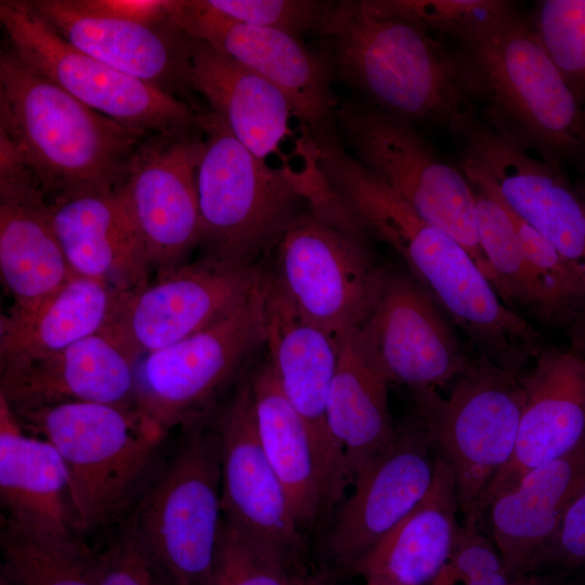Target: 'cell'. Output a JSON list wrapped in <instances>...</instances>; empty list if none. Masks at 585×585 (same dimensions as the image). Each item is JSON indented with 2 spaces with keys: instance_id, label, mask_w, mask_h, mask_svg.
Listing matches in <instances>:
<instances>
[{
  "instance_id": "7dc6e473",
  "label": "cell",
  "mask_w": 585,
  "mask_h": 585,
  "mask_svg": "<svg viewBox=\"0 0 585 585\" xmlns=\"http://www.w3.org/2000/svg\"><path fill=\"white\" fill-rule=\"evenodd\" d=\"M563 585V584H562Z\"/></svg>"
},
{
  "instance_id": "ac0fdd59",
  "label": "cell",
  "mask_w": 585,
  "mask_h": 585,
  "mask_svg": "<svg viewBox=\"0 0 585 585\" xmlns=\"http://www.w3.org/2000/svg\"><path fill=\"white\" fill-rule=\"evenodd\" d=\"M450 321L407 270L387 265L375 304L356 335L390 384L437 389L452 384L470 360Z\"/></svg>"
},
{
  "instance_id": "d6a6232c",
  "label": "cell",
  "mask_w": 585,
  "mask_h": 585,
  "mask_svg": "<svg viewBox=\"0 0 585 585\" xmlns=\"http://www.w3.org/2000/svg\"><path fill=\"white\" fill-rule=\"evenodd\" d=\"M470 184L479 242L496 292L504 302L517 303L540 321L560 326L572 341L576 335L573 316L524 255L506 210L487 188Z\"/></svg>"
},
{
  "instance_id": "30bf717a",
  "label": "cell",
  "mask_w": 585,
  "mask_h": 585,
  "mask_svg": "<svg viewBox=\"0 0 585 585\" xmlns=\"http://www.w3.org/2000/svg\"><path fill=\"white\" fill-rule=\"evenodd\" d=\"M261 347L263 275L249 298L226 316L135 362L133 407L165 438L179 426L204 420Z\"/></svg>"
},
{
  "instance_id": "bcb514c9",
  "label": "cell",
  "mask_w": 585,
  "mask_h": 585,
  "mask_svg": "<svg viewBox=\"0 0 585 585\" xmlns=\"http://www.w3.org/2000/svg\"><path fill=\"white\" fill-rule=\"evenodd\" d=\"M155 585H172V584H169V583H167V582H161V581L156 580Z\"/></svg>"
},
{
  "instance_id": "1f68e13d",
  "label": "cell",
  "mask_w": 585,
  "mask_h": 585,
  "mask_svg": "<svg viewBox=\"0 0 585 585\" xmlns=\"http://www.w3.org/2000/svg\"><path fill=\"white\" fill-rule=\"evenodd\" d=\"M257 432L301 528L324 510L322 491L307 429L282 392L265 360L249 377Z\"/></svg>"
},
{
  "instance_id": "4fadbf2b",
  "label": "cell",
  "mask_w": 585,
  "mask_h": 585,
  "mask_svg": "<svg viewBox=\"0 0 585 585\" xmlns=\"http://www.w3.org/2000/svg\"><path fill=\"white\" fill-rule=\"evenodd\" d=\"M460 171L541 233L585 289V209L564 166L489 118L463 135Z\"/></svg>"
},
{
  "instance_id": "277c9868",
  "label": "cell",
  "mask_w": 585,
  "mask_h": 585,
  "mask_svg": "<svg viewBox=\"0 0 585 585\" xmlns=\"http://www.w3.org/2000/svg\"><path fill=\"white\" fill-rule=\"evenodd\" d=\"M457 56L470 95L494 119L561 165L585 172V105L534 25L512 8L459 38Z\"/></svg>"
},
{
  "instance_id": "7402d4cb",
  "label": "cell",
  "mask_w": 585,
  "mask_h": 585,
  "mask_svg": "<svg viewBox=\"0 0 585 585\" xmlns=\"http://www.w3.org/2000/svg\"><path fill=\"white\" fill-rule=\"evenodd\" d=\"M23 1L79 51L203 109L191 81L193 38L172 22L147 26L82 14L65 0Z\"/></svg>"
},
{
  "instance_id": "52a82bcc",
  "label": "cell",
  "mask_w": 585,
  "mask_h": 585,
  "mask_svg": "<svg viewBox=\"0 0 585 585\" xmlns=\"http://www.w3.org/2000/svg\"><path fill=\"white\" fill-rule=\"evenodd\" d=\"M202 421L186 427L127 528L172 585H207L222 522L219 435Z\"/></svg>"
},
{
  "instance_id": "9a60e30c",
  "label": "cell",
  "mask_w": 585,
  "mask_h": 585,
  "mask_svg": "<svg viewBox=\"0 0 585 585\" xmlns=\"http://www.w3.org/2000/svg\"><path fill=\"white\" fill-rule=\"evenodd\" d=\"M264 347L282 392L301 418L314 454L324 510L341 502L352 479L327 420L339 338L302 315L270 273L263 274Z\"/></svg>"
},
{
  "instance_id": "6da1fadb",
  "label": "cell",
  "mask_w": 585,
  "mask_h": 585,
  "mask_svg": "<svg viewBox=\"0 0 585 585\" xmlns=\"http://www.w3.org/2000/svg\"><path fill=\"white\" fill-rule=\"evenodd\" d=\"M330 194L370 237L390 246L480 354L516 373L542 350L543 338L498 296L469 252L419 217L347 152L323 170Z\"/></svg>"
},
{
  "instance_id": "f1b7e54d",
  "label": "cell",
  "mask_w": 585,
  "mask_h": 585,
  "mask_svg": "<svg viewBox=\"0 0 585 585\" xmlns=\"http://www.w3.org/2000/svg\"><path fill=\"white\" fill-rule=\"evenodd\" d=\"M191 81L231 133L261 159L278 151L292 117L285 95L230 55L193 39Z\"/></svg>"
},
{
  "instance_id": "5b68a950",
  "label": "cell",
  "mask_w": 585,
  "mask_h": 585,
  "mask_svg": "<svg viewBox=\"0 0 585 585\" xmlns=\"http://www.w3.org/2000/svg\"><path fill=\"white\" fill-rule=\"evenodd\" d=\"M197 171L202 257L258 264L309 205L310 174L274 168L246 148L211 109L202 113Z\"/></svg>"
},
{
  "instance_id": "4dcf8cb0",
  "label": "cell",
  "mask_w": 585,
  "mask_h": 585,
  "mask_svg": "<svg viewBox=\"0 0 585 585\" xmlns=\"http://www.w3.org/2000/svg\"><path fill=\"white\" fill-rule=\"evenodd\" d=\"M123 292L73 274L34 312L0 317V365L42 358L100 334Z\"/></svg>"
},
{
  "instance_id": "60d3db41",
  "label": "cell",
  "mask_w": 585,
  "mask_h": 585,
  "mask_svg": "<svg viewBox=\"0 0 585 585\" xmlns=\"http://www.w3.org/2000/svg\"><path fill=\"white\" fill-rule=\"evenodd\" d=\"M95 556L99 585H155L154 568L131 532L126 531Z\"/></svg>"
},
{
  "instance_id": "7a4b0ae2",
  "label": "cell",
  "mask_w": 585,
  "mask_h": 585,
  "mask_svg": "<svg viewBox=\"0 0 585 585\" xmlns=\"http://www.w3.org/2000/svg\"><path fill=\"white\" fill-rule=\"evenodd\" d=\"M315 34L334 80L376 109L460 135L476 122L457 56L428 31L341 0L330 1Z\"/></svg>"
},
{
  "instance_id": "ab89813d",
  "label": "cell",
  "mask_w": 585,
  "mask_h": 585,
  "mask_svg": "<svg viewBox=\"0 0 585 585\" xmlns=\"http://www.w3.org/2000/svg\"><path fill=\"white\" fill-rule=\"evenodd\" d=\"M585 572V485L574 497L549 543L532 561L529 573Z\"/></svg>"
},
{
  "instance_id": "83f0119b",
  "label": "cell",
  "mask_w": 585,
  "mask_h": 585,
  "mask_svg": "<svg viewBox=\"0 0 585 585\" xmlns=\"http://www.w3.org/2000/svg\"><path fill=\"white\" fill-rule=\"evenodd\" d=\"M435 474L421 503L349 570L378 585H428L446 563L459 528L453 471L435 451Z\"/></svg>"
},
{
  "instance_id": "9c48e42d",
  "label": "cell",
  "mask_w": 585,
  "mask_h": 585,
  "mask_svg": "<svg viewBox=\"0 0 585 585\" xmlns=\"http://www.w3.org/2000/svg\"><path fill=\"white\" fill-rule=\"evenodd\" d=\"M369 238L309 207L278 239L268 272L302 315L340 338L364 324L386 274Z\"/></svg>"
},
{
  "instance_id": "d590c367",
  "label": "cell",
  "mask_w": 585,
  "mask_h": 585,
  "mask_svg": "<svg viewBox=\"0 0 585 585\" xmlns=\"http://www.w3.org/2000/svg\"><path fill=\"white\" fill-rule=\"evenodd\" d=\"M372 14L411 23L457 39L511 9L504 0H361Z\"/></svg>"
},
{
  "instance_id": "e575fe53",
  "label": "cell",
  "mask_w": 585,
  "mask_h": 585,
  "mask_svg": "<svg viewBox=\"0 0 585 585\" xmlns=\"http://www.w3.org/2000/svg\"><path fill=\"white\" fill-rule=\"evenodd\" d=\"M289 566L222 517L207 585H320L292 574Z\"/></svg>"
},
{
  "instance_id": "ba28073f",
  "label": "cell",
  "mask_w": 585,
  "mask_h": 585,
  "mask_svg": "<svg viewBox=\"0 0 585 585\" xmlns=\"http://www.w3.org/2000/svg\"><path fill=\"white\" fill-rule=\"evenodd\" d=\"M519 375L479 353L447 396L434 388L410 390L413 411L453 471L464 517L480 518L483 495L514 454L525 401Z\"/></svg>"
},
{
  "instance_id": "836d02e7",
  "label": "cell",
  "mask_w": 585,
  "mask_h": 585,
  "mask_svg": "<svg viewBox=\"0 0 585 585\" xmlns=\"http://www.w3.org/2000/svg\"><path fill=\"white\" fill-rule=\"evenodd\" d=\"M1 574L13 585H99L95 556L79 537L23 529L1 517Z\"/></svg>"
},
{
  "instance_id": "f6af8a7d",
  "label": "cell",
  "mask_w": 585,
  "mask_h": 585,
  "mask_svg": "<svg viewBox=\"0 0 585 585\" xmlns=\"http://www.w3.org/2000/svg\"><path fill=\"white\" fill-rule=\"evenodd\" d=\"M0 585H13L4 575L0 573Z\"/></svg>"
},
{
  "instance_id": "cb8c5ba5",
  "label": "cell",
  "mask_w": 585,
  "mask_h": 585,
  "mask_svg": "<svg viewBox=\"0 0 585 585\" xmlns=\"http://www.w3.org/2000/svg\"><path fill=\"white\" fill-rule=\"evenodd\" d=\"M134 363L96 334L55 353L0 365V398L12 411L68 402L133 407Z\"/></svg>"
},
{
  "instance_id": "f546056e",
  "label": "cell",
  "mask_w": 585,
  "mask_h": 585,
  "mask_svg": "<svg viewBox=\"0 0 585 585\" xmlns=\"http://www.w3.org/2000/svg\"><path fill=\"white\" fill-rule=\"evenodd\" d=\"M389 380L358 338H339V359L332 384L327 420L352 479L362 474L394 441L388 401Z\"/></svg>"
},
{
  "instance_id": "d6986e66",
  "label": "cell",
  "mask_w": 585,
  "mask_h": 585,
  "mask_svg": "<svg viewBox=\"0 0 585 585\" xmlns=\"http://www.w3.org/2000/svg\"><path fill=\"white\" fill-rule=\"evenodd\" d=\"M435 460L434 442L413 411L342 502L327 541L337 567L350 570L421 503L433 483Z\"/></svg>"
},
{
  "instance_id": "44dd1931",
  "label": "cell",
  "mask_w": 585,
  "mask_h": 585,
  "mask_svg": "<svg viewBox=\"0 0 585 585\" xmlns=\"http://www.w3.org/2000/svg\"><path fill=\"white\" fill-rule=\"evenodd\" d=\"M73 275L50 204L10 140L0 133V276L8 315L34 312Z\"/></svg>"
},
{
  "instance_id": "d4e9b609",
  "label": "cell",
  "mask_w": 585,
  "mask_h": 585,
  "mask_svg": "<svg viewBox=\"0 0 585 585\" xmlns=\"http://www.w3.org/2000/svg\"><path fill=\"white\" fill-rule=\"evenodd\" d=\"M53 227L73 274L121 291L150 283L144 240L119 190L49 203Z\"/></svg>"
},
{
  "instance_id": "8fae6325",
  "label": "cell",
  "mask_w": 585,
  "mask_h": 585,
  "mask_svg": "<svg viewBox=\"0 0 585 585\" xmlns=\"http://www.w3.org/2000/svg\"><path fill=\"white\" fill-rule=\"evenodd\" d=\"M339 133L352 155L419 217L457 240L489 277L472 185L431 150L415 126L368 104L341 103Z\"/></svg>"
},
{
  "instance_id": "e0dca14e",
  "label": "cell",
  "mask_w": 585,
  "mask_h": 585,
  "mask_svg": "<svg viewBox=\"0 0 585 585\" xmlns=\"http://www.w3.org/2000/svg\"><path fill=\"white\" fill-rule=\"evenodd\" d=\"M204 147L203 129L148 135L133 153L118 188L144 240L155 277L188 263L199 245L197 171Z\"/></svg>"
},
{
  "instance_id": "8992f818",
  "label": "cell",
  "mask_w": 585,
  "mask_h": 585,
  "mask_svg": "<svg viewBox=\"0 0 585 585\" xmlns=\"http://www.w3.org/2000/svg\"><path fill=\"white\" fill-rule=\"evenodd\" d=\"M12 412L27 432L58 452L80 531L104 528L125 515L165 439L131 406L68 402Z\"/></svg>"
},
{
  "instance_id": "ffe728a7",
  "label": "cell",
  "mask_w": 585,
  "mask_h": 585,
  "mask_svg": "<svg viewBox=\"0 0 585 585\" xmlns=\"http://www.w3.org/2000/svg\"><path fill=\"white\" fill-rule=\"evenodd\" d=\"M216 430L223 519L290 564L303 547L300 526L259 440L248 378L237 386Z\"/></svg>"
},
{
  "instance_id": "ee69618b",
  "label": "cell",
  "mask_w": 585,
  "mask_h": 585,
  "mask_svg": "<svg viewBox=\"0 0 585 585\" xmlns=\"http://www.w3.org/2000/svg\"><path fill=\"white\" fill-rule=\"evenodd\" d=\"M574 185L585 209V172H583L581 179L577 180Z\"/></svg>"
},
{
  "instance_id": "2e32d148",
  "label": "cell",
  "mask_w": 585,
  "mask_h": 585,
  "mask_svg": "<svg viewBox=\"0 0 585 585\" xmlns=\"http://www.w3.org/2000/svg\"><path fill=\"white\" fill-rule=\"evenodd\" d=\"M169 15L191 38L224 52L274 84L287 99L303 138L340 134L337 112L341 102L321 51L284 31L236 23L206 0H170Z\"/></svg>"
},
{
  "instance_id": "3957f363",
  "label": "cell",
  "mask_w": 585,
  "mask_h": 585,
  "mask_svg": "<svg viewBox=\"0 0 585 585\" xmlns=\"http://www.w3.org/2000/svg\"><path fill=\"white\" fill-rule=\"evenodd\" d=\"M0 133L49 203L118 190L146 138L78 101L6 42L0 54Z\"/></svg>"
},
{
  "instance_id": "7bdbcfd3",
  "label": "cell",
  "mask_w": 585,
  "mask_h": 585,
  "mask_svg": "<svg viewBox=\"0 0 585 585\" xmlns=\"http://www.w3.org/2000/svg\"><path fill=\"white\" fill-rule=\"evenodd\" d=\"M510 585H562V582L545 573H530L514 578Z\"/></svg>"
},
{
  "instance_id": "484cf974",
  "label": "cell",
  "mask_w": 585,
  "mask_h": 585,
  "mask_svg": "<svg viewBox=\"0 0 585 585\" xmlns=\"http://www.w3.org/2000/svg\"><path fill=\"white\" fill-rule=\"evenodd\" d=\"M584 485L585 442L530 470L493 497L484 511L489 514L494 545L511 580L529 573L532 561L555 535Z\"/></svg>"
},
{
  "instance_id": "b9f144b4",
  "label": "cell",
  "mask_w": 585,
  "mask_h": 585,
  "mask_svg": "<svg viewBox=\"0 0 585 585\" xmlns=\"http://www.w3.org/2000/svg\"><path fill=\"white\" fill-rule=\"evenodd\" d=\"M74 11L147 26H159L171 22L168 0H65Z\"/></svg>"
},
{
  "instance_id": "74e56055",
  "label": "cell",
  "mask_w": 585,
  "mask_h": 585,
  "mask_svg": "<svg viewBox=\"0 0 585 585\" xmlns=\"http://www.w3.org/2000/svg\"><path fill=\"white\" fill-rule=\"evenodd\" d=\"M477 516L465 517L450 557L428 585H510L503 559L478 528Z\"/></svg>"
},
{
  "instance_id": "4316f807",
  "label": "cell",
  "mask_w": 585,
  "mask_h": 585,
  "mask_svg": "<svg viewBox=\"0 0 585 585\" xmlns=\"http://www.w3.org/2000/svg\"><path fill=\"white\" fill-rule=\"evenodd\" d=\"M26 432L0 398L1 517L36 533L78 537L65 465L49 441Z\"/></svg>"
},
{
  "instance_id": "5bb4252c",
  "label": "cell",
  "mask_w": 585,
  "mask_h": 585,
  "mask_svg": "<svg viewBox=\"0 0 585 585\" xmlns=\"http://www.w3.org/2000/svg\"><path fill=\"white\" fill-rule=\"evenodd\" d=\"M263 271L260 263L234 265L200 257L123 292L101 334L135 364L226 316L249 298Z\"/></svg>"
},
{
  "instance_id": "7c38bea8",
  "label": "cell",
  "mask_w": 585,
  "mask_h": 585,
  "mask_svg": "<svg viewBox=\"0 0 585 585\" xmlns=\"http://www.w3.org/2000/svg\"><path fill=\"white\" fill-rule=\"evenodd\" d=\"M0 22L22 61L93 110L146 136L202 130L204 109L79 51L23 0H1Z\"/></svg>"
},
{
  "instance_id": "603a6c76",
  "label": "cell",
  "mask_w": 585,
  "mask_h": 585,
  "mask_svg": "<svg viewBox=\"0 0 585 585\" xmlns=\"http://www.w3.org/2000/svg\"><path fill=\"white\" fill-rule=\"evenodd\" d=\"M519 379L525 401L516 447L483 495L480 517L494 496L526 472L585 442V352L573 347L544 348Z\"/></svg>"
},
{
  "instance_id": "f35d334b",
  "label": "cell",
  "mask_w": 585,
  "mask_h": 585,
  "mask_svg": "<svg viewBox=\"0 0 585 585\" xmlns=\"http://www.w3.org/2000/svg\"><path fill=\"white\" fill-rule=\"evenodd\" d=\"M225 17L240 24L271 28L300 38L316 32L330 1L316 0H206Z\"/></svg>"
},
{
  "instance_id": "8d00e7d4",
  "label": "cell",
  "mask_w": 585,
  "mask_h": 585,
  "mask_svg": "<svg viewBox=\"0 0 585 585\" xmlns=\"http://www.w3.org/2000/svg\"><path fill=\"white\" fill-rule=\"evenodd\" d=\"M532 23L550 57L585 105V0H543Z\"/></svg>"
}]
</instances>
